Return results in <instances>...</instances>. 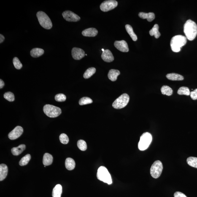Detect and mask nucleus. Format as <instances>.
<instances>
[{
  "label": "nucleus",
  "instance_id": "obj_12",
  "mask_svg": "<svg viewBox=\"0 0 197 197\" xmlns=\"http://www.w3.org/2000/svg\"><path fill=\"white\" fill-rule=\"evenodd\" d=\"M114 45L116 48L120 51L123 52L129 51L128 44L125 40L115 41Z\"/></svg>",
  "mask_w": 197,
  "mask_h": 197
},
{
  "label": "nucleus",
  "instance_id": "obj_42",
  "mask_svg": "<svg viewBox=\"0 0 197 197\" xmlns=\"http://www.w3.org/2000/svg\"><path fill=\"white\" fill-rule=\"evenodd\" d=\"M102 51L103 52H104L105 50H104V49H102Z\"/></svg>",
  "mask_w": 197,
  "mask_h": 197
},
{
  "label": "nucleus",
  "instance_id": "obj_19",
  "mask_svg": "<svg viewBox=\"0 0 197 197\" xmlns=\"http://www.w3.org/2000/svg\"><path fill=\"white\" fill-rule=\"evenodd\" d=\"M26 149L25 144H20L17 147L12 148V155H18L23 152Z\"/></svg>",
  "mask_w": 197,
  "mask_h": 197
},
{
  "label": "nucleus",
  "instance_id": "obj_16",
  "mask_svg": "<svg viewBox=\"0 0 197 197\" xmlns=\"http://www.w3.org/2000/svg\"><path fill=\"white\" fill-rule=\"evenodd\" d=\"M139 16L141 18L147 19V21L149 22L152 21L155 18V14L153 12L144 13V12H140L139 13Z\"/></svg>",
  "mask_w": 197,
  "mask_h": 197
},
{
  "label": "nucleus",
  "instance_id": "obj_30",
  "mask_svg": "<svg viewBox=\"0 0 197 197\" xmlns=\"http://www.w3.org/2000/svg\"><path fill=\"white\" fill-rule=\"evenodd\" d=\"M187 161L189 166L197 168V157H189Z\"/></svg>",
  "mask_w": 197,
  "mask_h": 197
},
{
  "label": "nucleus",
  "instance_id": "obj_17",
  "mask_svg": "<svg viewBox=\"0 0 197 197\" xmlns=\"http://www.w3.org/2000/svg\"><path fill=\"white\" fill-rule=\"evenodd\" d=\"M120 74V71L118 70L112 69L108 73V76L110 80L114 82L117 80V76Z\"/></svg>",
  "mask_w": 197,
  "mask_h": 197
},
{
  "label": "nucleus",
  "instance_id": "obj_36",
  "mask_svg": "<svg viewBox=\"0 0 197 197\" xmlns=\"http://www.w3.org/2000/svg\"><path fill=\"white\" fill-rule=\"evenodd\" d=\"M59 139L60 142L62 144H66L69 142V138L67 135L64 133H63L60 135Z\"/></svg>",
  "mask_w": 197,
  "mask_h": 197
},
{
  "label": "nucleus",
  "instance_id": "obj_15",
  "mask_svg": "<svg viewBox=\"0 0 197 197\" xmlns=\"http://www.w3.org/2000/svg\"><path fill=\"white\" fill-rule=\"evenodd\" d=\"M98 31L97 30L94 28H90L84 30L82 31V35L88 37H94L97 35Z\"/></svg>",
  "mask_w": 197,
  "mask_h": 197
},
{
  "label": "nucleus",
  "instance_id": "obj_33",
  "mask_svg": "<svg viewBox=\"0 0 197 197\" xmlns=\"http://www.w3.org/2000/svg\"><path fill=\"white\" fill-rule=\"evenodd\" d=\"M77 145L79 149L81 150L85 151L87 149V144L83 140H79L78 141Z\"/></svg>",
  "mask_w": 197,
  "mask_h": 197
},
{
  "label": "nucleus",
  "instance_id": "obj_20",
  "mask_svg": "<svg viewBox=\"0 0 197 197\" xmlns=\"http://www.w3.org/2000/svg\"><path fill=\"white\" fill-rule=\"evenodd\" d=\"M53 161V157L50 154L46 153L44 154L43 159V163L45 166H48L52 164Z\"/></svg>",
  "mask_w": 197,
  "mask_h": 197
},
{
  "label": "nucleus",
  "instance_id": "obj_38",
  "mask_svg": "<svg viewBox=\"0 0 197 197\" xmlns=\"http://www.w3.org/2000/svg\"><path fill=\"white\" fill-rule=\"evenodd\" d=\"M190 95L192 99L194 100L197 99V89L190 92Z\"/></svg>",
  "mask_w": 197,
  "mask_h": 197
},
{
  "label": "nucleus",
  "instance_id": "obj_23",
  "mask_svg": "<svg viewBox=\"0 0 197 197\" xmlns=\"http://www.w3.org/2000/svg\"><path fill=\"white\" fill-rule=\"evenodd\" d=\"M44 51L43 49L39 48H33L31 50V55L33 58H36L43 55Z\"/></svg>",
  "mask_w": 197,
  "mask_h": 197
},
{
  "label": "nucleus",
  "instance_id": "obj_27",
  "mask_svg": "<svg viewBox=\"0 0 197 197\" xmlns=\"http://www.w3.org/2000/svg\"><path fill=\"white\" fill-rule=\"evenodd\" d=\"M161 90L162 94L166 95L167 96H171L173 93L172 89L168 86H163L161 87Z\"/></svg>",
  "mask_w": 197,
  "mask_h": 197
},
{
  "label": "nucleus",
  "instance_id": "obj_5",
  "mask_svg": "<svg viewBox=\"0 0 197 197\" xmlns=\"http://www.w3.org/2000/svg\"><path fill=\"white\" fill-rule=\"evenodd\" d=\"M152 140V135L148 132L143 133L141 136L138 144V147L139 150L144 151L149 147Z\"/></svg>",
  "mask_w": 197,
  "mask_h": 197
},
{
  "label": "nucleus",
  "instance_id": "obj_31",
  "mask_svg": "<svg viewBox=\"0 0 197 197\" xmlns=\"http://www.w3.org/2000/svg\"><path fill=\"white\" fill-rule=\"evenodd\" d=\"M177 93L179 95H184L189 96L190 95V92L188 87H182L178 90Z\"/></svg>",
  "mask_w": 197,
  "mask_h": 197
},
{
  "label": "nucleus",
  "instance_id": "obj_3",
  "mask_svg": "<svg viewBox=\"0 0 197 197\" xmlns=\"http://www.w3.org/2000/svg\"><path fill=\"white\" fill-rule=\"evenodd\" d=\"M97 177L99 180L110 185L112 183L111 175L107 168L104 166L100 167L98 169Z\"/></svg>",
  "mask_w": 197,
  "mask_h": 197
},
{
  "label": "nucleus",
  "instance_id": "obj_35",
  "mask_svg": "<svg viewBox=\"0 0 197 197\" xmlns=\"http://www.w3.org/2000/svg\"><path fill=\"white\" fill-rule=\"evenodd\" d=\"M4 97L9 101H13L15 100V97L13 93L10 92H7L4 93Z\"/></svg>",
  "mask_w": 197,
  "mask_h": 197
},
{
  "label": "nucleus",
  "instance_id": "obj_41",
  "mask_svg": "<svg viewBox=\"0 0 197 197\" xmlns=\"http://www.w3.org/2000/svg\"><path fill=\"white\" fill-rule=\"evenodd\" d=\"M4 82L1 79L0 80V88L1 89L4 87Z\"/></svg>",
  "mask_w": 197,
  "mask_h": 197
},
{
  "label": "nucleus",
  "instance_id": "obj_37",
  "mask_svg": "<svg viewBox=\"0 0 197 197\" xmlns=\"http://www.w3.org/2000/svg\"><path fill=\"white\" fill-rule=\"evenodd\" d=\"M55 101L58 102H63L66 101V96L63 93H59L55 95Z\"/></svg>",
  "mask_w": 197,
  "mask_h": 197
},
{
  "label": "nucleus",
  "instance_id": "obj_1",
  "mask_svg": "<svg viewBox=\"0 0 197 197\" xmlns=\"http://www.w3.org/2000/svg\"><path fill=\"white\" fill-rule=\"evenodd\" d=\"M184 32L187 39L190 41L193 40L197 35L196 23L191 20H187L184 25Z\"/></svg>",
  "mask_w": 197,
  "mask_h": 197
},
{
  "label": "nucleus",
  "instance_id": "obj_11",
  "mask_svg": "<svg viewBox=\"0 0 197 197\" xmlns=\"http://www.w3.org/2000/svg\"><path fill=\"white\" fill-rule=\"evenodd\" d=\"M23 130L20 126L16 127L14 129L9 133L8 137L11 140H14L20 137L23 134Z\"/></svg>",
  "mask_w": 197,
  "mask_h": 197
},
{
  "label": "nucleus",
  "instance_id": "obj_7",
  "mask_svg": "<svg viewBox=\"0 0 197 197\" xmlns=\"http://www.w3.org/2000/svg\"><path fill=\"white\" fill-rule=\"evenodd\" d=\"M130 98L126 93L120 95L112 103V107L115 109H120L125 107L129 102Z\"/></svg>",
  "mask_w": 197,
  "mask_h": 197
},
{
  "label": "nucleus",
  "instance_id": "obj_28",
  "mask_svg": "<svg viewBox=\"0 0 197 197\" xmlns=\"http://www.w3.org/2000/svg\"><path fill=\"white\" fill-rule=\"evenodd\" d=\"M96 69L95 68L91 67L87 69L83 74V77L85 79L90 78L96 72Z\"/></svg>",
  "mask_w": 197,
  "mask_h": 197
},
{
  "label": "nucleus",
  "instance_id": "obj_14",
  "mask_svg": "<svg viewBox=\"0 0 197 197\" xmlns=\"http://www.w3.org/2000/svg\"><path fill=\"white\" fill-rule=\"evenodd\" d=\"M101 57L103 61L106 62H112L114 60L113 55L112 52L109 49H106L103 52Z\"/></svg>",
  "mask_w": 197,
  "mask_h": 197
},
{
  "label": "nucleus",
  "instance_id": "obj_39",
  "mask_svg": "<svg viewBox=\"0 0 197 197\" xmlns=\"http://www.w3.org/2000/svg\"><path fill=\"white\" fill-rule=\"evenodd\" d=\"M174 197H187L184 193L180 192H176L174 193Z\"/></svg>",
  "mask_w": 197,
  "mask_h": 197
},
{
  "label": "nucleus",
  "instance_id": "obj_40",
  "mask_svg": "<svg viewBox=\"0 0 197 197\" xmlns=\"http://www.w3.org/2000/svg\"><path fill=\"white\" fill-rule=\"evenodd\" d=\"M5 38L4 36L2 34H0V43H1L4 40Z\"/></svg>",
  "mask_w": 197,
  "mask_h": 197
},
{
  "label": "nucleus",
  "instance_id": "obj_13",
  "mask_svg": "<svg viewBox=\"0 0 197 197\" xmlns=\"http://www.w3.org/2000/svg\"><path fill=\"white\" fill-rule=\"evenodd\" d=\"M72 55L74 60H80L85 56V53L82 49L74 47L72 50Z\"/></svg>",
  "mask_w": 197,
  "mask_h": 197
},
{
  "label": "nucleus",
  "instance_id": "obj_29",
  "mask_svg": "<svg viewBox=\"0 0 197 197\" xmlns=\"http://www.w3.org/2000/svg\"><path fill=\"white\" fill-rule=\"evenodd\" d=\"M31 159V155L29 154H27L25 156H24L20 160L19 162V164L20 166H26L28 164V162Z\"/></svg>",
  "mask_w": 197,
  "mask_h": 197
},
{
  "label": "nucleus",
  "instance_id": "obj_4",
  "mask_svg": "<svg viewBox=\"0 0 197 197\" xmlns=\"http://www.w3.org/2000/svg\"><path fill=\"white\" fill-rule=\"evenodd\" d=\"M36 17L39 24L43 28L46 29H50L52 28L51 20L45 12L39 11L36 13Z\"/></svg>",
  "mask_w": 197,
  "mask_h": 197
},
{
  "label": "nucleus",
  "instance_id": "obj_25",
  "mask_svg": "<svg viewBox=\"0 0 197 197\" xmlns=\"http://www.w3.org/2000/svg\"><path fill=\"white\" fill-rule=\"evenodd\" d=\"M159 26L158 25L155 24L154 25L153 28L149 31V34L151 36H154L156 39L159 38L161 34L158 31Z\"/></svg>",
  "mask_w": 197,
  "mask_h": 197
},
{
  "label": "nucleus",
  "instance_id": "obj_26",
  "mask_svg": "<svg viewBox=\"0 0 197 197\" xmlns=\"http://www.w3.org/2000/svg\"><path fill=\"white\" fill-rule=\"evenodd\" d=\"M125 28L127 32L129 34L130 37L132 39L133 41H137V36L135 34L134 31H133L132 27L129 25H125Z\"/></svg>",
  "mask_w": 197,
  "mask_h": 197
},
{
  "label": "nucleus",
  "instance_id": "obj_8",
  "mask_svg": "<svg viewBox=\"0 0 197 197\" xmlns=\"http://www.w3.org/2000/svg\"><path fill=\"white\" fill-rule=\"evenodd\" d=\"M163 170V166L161 162L157 160L154 162L151 167V175L154 178H158L161 175Z\"/></svg>",
  "mask_w": 197,
  "mask_h": 197
},
{
  "label": "nucleus",
  "instance_id": "obj_18",
  "mask_svg": "<svg viewBox=\"0 0 197 197\" xmlns=\"http://www.w3.org/2000/svg\"><path fill=\"white\" fill-rule=\"evenodd\" d=\"M8 167L6 165L2 163L0 165V181L4 180L7 176Z\"/></svg>",
  "mask_w": 197,
  "mask_h": 197
},
{
  "label": "nucleus",
  "instance_id": "obj_10",
  "mask_svg": "<svg viewBox=\"0 0 197 197\" xmlns=\"http://www.w3.org/2000/svg\"><path fill=\"white\" fill-rule=\"evenodd\" d=\"M63 16L65 20L69 22H77L80 20V18L74 12L70 11H66L62 13Z\"/></svg>",
  "mask_w": 197,
  "mask_h": 197
},
{
  "label": "nucleus",
  "instance_id": "obj_6",
  "mask_svg": "<svg viewBox=\"0 0 197 197\" xmlns=\"http://www.w3.org/2000/svg\"><path fill=\"white\" fill-rule=\"evenodd\" d=\"M43 111L47 117H55L61 113V109L59 107L50 104H46L43 108Z\"/></svg>",
  "mask_w": 197,
  "mask_h": 197
},
{
  "label": "nucleus",
  "instance_id": "obj_43",
  "mask_svg": "<svg viewBox=\"0 0 197 197\" xmlns=\"http://www.w3.org/2000/svg\"><path fill=\"white\" fill-rule=\"evenodd\" d=\"M87 55V54H86V55Z\"/></svg>",
  "mask_w": 197,
  "mask_h": 197
},
{
  "label": "nucleus",
  "instance_id": "obj_24",
  "mask_svg": "<svg viewBox=\"0 0 197 197\" xmlns=\"http://www.w3.org/2000/svg\"><path fill=\"white\" fill-rule=\"evenodd\" d=\"M62 193V187L60 184H57L53 189L52 196L61 197Z\"/></svg>",
  "mask_w": 197,
  "mask_h": 197
},
{
  "label": "nucleus",
  "instance_id": "obj_2",
  "mask_svg": "<svg viewBox=\"0 0 197 197\" xmlns=\"http://www.w3.org/2000/svg\"><path fill=\"white\" fill-rule=\"evenodd\" d=\"M187 39L186 36L182 35L175 36L171 39L170 45L171 50L174 52H178L181 48L186 44Z\"/></svg>",
  "mask_w": 197,
  "mask_h": 197
},
{
  "label": "nucleus",
  "instance_id": "obj_22",
  "mask_svg": "<svg viewBox=\"0 0 197 197\" xmlns=\"http://www.w3.org/2000/svg\"><path fill=\"white\" fill-rule=\"evenodd\" d=\"M65 166L68 170H72L75 167V161L72 158H68L65 161Z\"/></svg>",
  "mask_w": 197,
  "mask_h": 197
},
{
  "label": "nucleus",
  "instance_id": "obj_9",
  "mask_svg": "<svg viewBox=\"0 0 197 197\" xmlns=\"http://www.w3.org/2000/svg\"><path fill=\"white\" fill-rule=\"evenodd\" d=\"M118 4L117 1L114 0L106 1L100 5V9L101 11L104 12H107L116 7Z\"/></svg>",
  "mask_w": 197,
  "mask_h": 197
},
{
  "label": "nucleus",
  "instance_id": "obj_34",
  "mask_svg": "<svg viewBox=\"0 0 197 197\" xmlns=\"http://www.w3.org/2000/svg\"><path fill=\"white\" fill-rule=\"evenodd\" d=\"M13 63L14 67L16 69H20L23 67V65L20 62V60L17 57H15L13 58Z\"/></svg>",
  "mask_w": 197,
  "mask_h": 197
},
{
  "label": "nucleus",
  "instance_id": "obj_21",
  "mask_svg": "<svg viewBox=\"0 0 197 197\" xmlns=\"http://www.w3.org/2000/svg\"><path fill=\"white\" fill-rule=\"evenodd\" d=\"M167 78L169 80L172 81H181L184 80L183 76L176 73H171L167 74Z\"/></svg>",
  "mask_w": 197,
  "mask_h": 197
},
{
  "label": "nucleus",
  "instance_id": "obj_32",
  "mask_svg": "<svg viewBox=\"0 0 197 197\" xmlns=\"http://www.w3.org/2000/svg\"><path fill=\"white\" fill-rule=\"evenodd\" d=\"M93 102V100L90 98L85 97L79 100V104L80 105H84L91 104Z\"/></svg>",
  "mask_w": 197,
  "mask_h": 197
}]
</instances>
